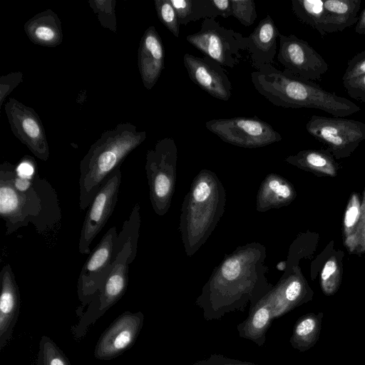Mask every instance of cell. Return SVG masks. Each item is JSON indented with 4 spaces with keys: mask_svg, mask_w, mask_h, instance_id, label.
<instances>
[{
    "mask_svg": "<svg viewBox=\"0 0 365 365\" xmlns=\"http://www.w3.org/2000/svg\"><path fill=\"white\" fill-rule=\"evenodd\" d=\"M294 190L285 179L270 173L262 182L257 195V210L265 212L286 205L294 198Z\"/></svg>",
    "mask_w": 365,
    "mask_h": 365,
    "instance_id": "obj_24",
    "label": "cell"
},
{
    "mask_svg": "<svg viewBox=\"0 0 365 365\" xmlns=\"http://www.w3.org/2000/svg\"><path fill=\"white\" fill-rule=\"evenodd\" d=\"M115 227H111L91 252L80 272L77 292L83 306L88 305L99 291L108 274L115 260L114 240L117 235Z\"/></svg>",
    "mask_w": 365,
    "mask_h": 365,
    "instance_id": "obj_12",
    "label": "cell"
},
{
    "mask_svg": "<svg viewBox=\"0 0 365 365\" xmlns=\"http://www.w3.org/2000/svg\"><path fill=\"white\" fill-rule=\"evenodd\" d=\"M232 16L241 24L250 26L257 19L256 4L252 0H231Z\"/></svg>",
    "mask_w": 365,
    "mask_h": 365,
    "instance_id": "obj_33",
    "label": "cell"
},
{
    "mask_svg": "<svg viewBox=\"0 0 365 365\" xmlns=\"http://www.w3.org/2000/svg\"><path fill=\"white\" fill-rule=\"evenodd\" d=\"M342 83L351 98L365 103V74L344 81Z\"/></svg>",
    "mask_w": 365,
    "mask_h": 365,
    "instance_id": "obj_34",
    "label": "cell"
},
{
    "mask_svg": "<svg viewBox=\"0 0 365 365\" xmlns=\"http://www.w3.org/2000/svg\"><path fill=\"white\" fill-rule=\"evenodd\" d=\"M273 320L272 307L264 296L250 309L247 319L237 326L239 336L262 346Z\"/></svg>",
    "mask_w": 365,
    "mask_h": 365,
    "instance_id": "obj_23",
    "label": "cell"
},
{
    "mask_svg": "<svg viewBox=\"0 0 365 365\" xmlns=\"http://www.w3.org/2000/svg\"><path fill=\"white\" fill-rule=\"evenodd\" d=\"M22 72H12L0 78V107L6 97L23 81Z\"/></svg>",
    "mask_w": 365,
    "mask_h": 365,
    "instance_id": "obj_35",
    "label": "cell"
},
{
    "mask_svg": "<svg viewBox=\"0 0 365 365\" xmlns=\"http://www.w3.org/2000/svg\"><path fill=\"white\" fill-rule=\"evenodd\" d=\"M292 9L297 18L309 25L322 35L324 19V1L292 0Z\"/></svg>",
    "mask_w": 365,
    "mask_h": 365,
    "instance_id": "obj_28",
    "label": "cell"
},
{
    "mask_svg": "<svg viewBox=\"0 0 365 365\" xmlns=\"http://www.w3.org/2000/svg\"><path fill=\"white\" fill-rule=\"evenodd\" d=\"M121 171L115 170L101 185L91 202L81 228L78 251L89 254L94 238L103 228L115 210L121 183Z\"/></svg>",
    "mask_w": 365,
    "mask_h": 365,
    "instance_id": "obj_13",
    "label": "cell"
},
{
    "mask_svg": "<svg viewBox=\"0 0 365 365\" xmlns=\"http://www.w3.org/2000/svg\"><path fill=\"white\" fill-rule=\"evenodd\" d=\"M287 267V264L285 262L282 261V262H280L279 263H278L276 266L277 269L278 270H280V271H283Z\"/></svg>",
    "mask_w": 365,
    "mask_h": 365,
    "instance_id": "obj_42",
    "label": "cell"
},
{
    "mask_svg": "<svg viewBox=\"0 0 365 365\" xmlns=\"http://www.w3.org/2000/svg\"><path fill=\"white\" fill-rule=\"evenodd\" d=\"M277 61L284 72L295 78L320 81L329 68L323 57L307 41L294 34H279Z\"/></svg>",
    "mask_w": 365,
    "mask_h": 365,
    "instance_id": "obj_10",
    "label": "cell"
},
{
    "mask_svg": "<svg viewBox=\"0 0 365 365\" xmlns=\"http://www.w3.org/2000/svg\"><path fill=\"white\" fill-rule=\"evenodd\" d=\"M134 259L131 243L128 242L116 256L106 282L88 304L81 325L86 327L94 322L122 298L128 287L129 264Z\"/></svg>",
    "mask_w": 365,
    "mask_h": 365,
    "instance_id": "obj_11",
    "label": "cell"
},
{
    "mask_svg": "<svg viewBox=\"0 0 365 365\" xmlns=\"http://www.w3.org/2000/svg\"><path fill=\"white\" fill-rule=\"evenodd\" d=\"M286 161L301 168L316 170H328L334 167L331 155L324 150H302L295 155L289 156Z\"/></svg>",
    "mask_w": 365,
    "mask_h": 365,
    "instance_id": "obj_29",
    "label": "cell"
},
{
    "mask_svg": "<svg viewBox=\"0 0 365 365\" xmlns=\"http://www.w3.org/2000/svg\"><path fill=\"white\" fill-rule=\"evenodd\" d=\"M165 64V51L155 26L144 32L138 51V66L143 83L150 90L157 83Z\"/></svg>",
    "mask_w": 365,
    "mask_h": 365,
    "instance_id": "obj_18",
    "label": "cell"
},
{
    "mask_svg": "<svg viewBox=\"0 0 365 365\" xmlns=\"http://www.w3.org/2000/svg\"><path fill=\"white\" fill-rule=\"evenodd\" d=\"M38 365H71L60 348L47 336H43L39 344Z\"/></svg>",
    "mask_w": 365,
    "mask_h": 365,
    "instance_id": "obj_30",
    "label": "cell"
},
{
    "mask_svg": "<svg viewBox=\"0 0 365 365\" xmlns=\"http://www.w3.org/2000/svg\"><path fill=\"white\" fill-rule=\"evenodd\" d=\"M88 3L102 26L116 32L115 1L95 0L89 1Z\"/></svg>",
    "mask_w": 365,
    "mask_h": 365,
    "instance_id": "obj_31",
    "label": "cell"
},
{
    "mask_svg": "<svg viewBox=\"0 0 365 365\" xmlns=\"http://www.w3.org/2000/svg\"><path fill=\"white\" fill-rule=\"evenodd\" d=\"M205 127L224 142L245 148L264 147L282 138L271 125L257 117L212 119Z\"/></svg>",
    "mask_w": 365,
    "mask_h": 365,
    "instance_id": "obj_8",
    "label": "cell"
},
{
    "mask_svg": "<svg viewBox=\"0 0 365 365\" xmlns=\"http://www.w3.org/2000/svg\"><path fill=\"white\" fill-rule=\"evenodd\" d=\"M0 351L11 338L20 309V293L11 267L4 264L0 272Z\"/></svg>",
    "mask_w": 365,
    "mask_h": 365,
    "instance_id": "obj_17",
    "label": "cell"
},
{
    "mask_svg": "<svg viewBox=\"0 0 365 365\" xmlns=\"http://www.w3.org/2000/svg\"><path fill=\"white\" fill-rule=\"evenodd\" d=\"M279 34L272 18L267 14L247 37V51L256 69L274 63Z\"/></svg>",
    "mask_w": 365,
    "mask_h": 365,
    "instance_id": "obj_19",
    "label": "cell"
},
{
    "mask_svg": "<svg viewBox=\"0 0 365 365\" xmlns=\"http://www.w3.org/2000/svg\"><path fill=\"white\" fill-rule=\"evenodd\" d=\"M146 138V132L131 123L104 131L80 162L79 207L88 209L101 185L126 157Z\"/></svg>",
    "mask_w": 365,
    "mask_h": 365,
    "instance_id": "obj_4",
    "label": "cell"
},
{
    "mask_svg": "<svg viewBox=\"0 0 365 365\" xmlns=\"http://www.w3.org/2000/svg\"><path fill=\"white\" fill-rule=\"evenodd\" d=\"M225 188L215 173L203 169L194 178L185 196L179 230L187 256L207 241L225 212Z\"/></svg>",
    "mask_w": 365,
    "mask_h": 365,
    "instance_id": "obj_5",
    "label": "cell"
},
{
    "mask_svg": "<svg viewBox=\"0 0 365 365\" xmlns=\"http://www.w3.org/2000/svg\"><path fill=\"white\" fill-rule=\"evenodd\" d=\"M170 1L176 11L180 25H186L201 19H215L220 16L212 0Z\"/></svg>",
    "mask_w": 365,
    "mask_h": 365,
    "instance_id": "obj_26",
    "label": "cell"
},
{
    "mask_svg": "<svg viewBox=\"0 0 365 365\" xmlns=\"http://www.w3.org/2000/svg\"><path fill=\"white\" fill-rule=\"evenodd\" d=\"M337 269V264L333 259H329L324 264L322 274V284L324 294L330 295L334 293L331 284V277Z\"/></svg>",
    "mask_w": 365,
    "mask_h": 365,
    "instance_id": "obj_38",
    "label": "cell"
},
{
    "mask_svg": "<svg viewBox=\"0 0 365 365\" xmlns=\"http://www.w3.org/2000/svg\"><path fill=\"white\" fill-rule=\"evenodd\" d=\"M140 222V205L135 203L128 218L125 220L121 231L115 237L113 247L115 259L128 242L131 243L133 256L135 258Z\"/></svg>",
    "mask_w": 365,
    "mask_h": 365,
    "instance_id": "obj_27",
    "label": "cell"
},
{
    "mask_svg": "<svg viewBox=\"0 0 365 365\" xmlns=\"http://www.w3.org/2000/svg\"><path fill=\"white\" fill-rule=\"evenodd\" d=\"M306 129L314 138L327 144L337 157L349 155L365 140V123L352 119L314 115Z\"/></svg>",
    "mask_w": 365,
    "mask_h": 365,
    "instance_id": "obj_9",
    "label": "cell"
},
{
    "mask_svg": "<svg viewBox=\"0 0 365 365\" xmlns=\"http://www.w3.org/2000/svg\"><path fill=\"white\" fill-rule=\"evenodd\" d=\"M257 91L274 106L321 110L335 117L351 115L361 108L349 99L279 71L272 65L259 67L251 73Z\"/></svg>",
    "mask_w": 365,
    "mask_h": 365,
    "instance_id": "obj_3",
    "label": "cell"
},
{
    "mask_svg": "<svg viewBox=\"0 0 365 365\" xmlns=\"http://www.w3.org/2000/svg\"><path fill=\"white\" fill-rule=\"evenodd\" d=\"M323 313L307 314L296 322L289 342L294 349L305 351L318 341L322 329Z\"/></svg>",
    "mask_w": 365,
    "mask_h": 365,
    "instance_id": "obj_25",
    "label": "cell"
},
{
    "mask_svg": "<svg viewBox=\"0 0 365 365\" xmlns=\"http://www.w3.org/2000/svg\"><path fill=\"white\" fill-rule=\"evenodd\" d=\"M192 365H259L250 361L227 357L222 354H212L208 358L195 362Z\"/></svg>",
    "mask_w": 365,
    "mask_h": 365,
    "instance_id": "obj_37",
    "label": "cell"
},
{
    "mask_svg": "<svg viewBox=\"0 0 365 365\" xmlns=\"http://www.w3.org/2000/svg\"><path fill=\"white\" fill-rule=\"evenodd\" d=\"M183 63L190 80L211 96L227 101L232 86L223 66L208 56L190 53L183 56Z\"/></svg>",
    "mask_w": 365,
    "mask_h": 365,
    "instance_id": "obj_16",
    "label": "cell"
},
{
    "mask_svg": "<svg viewBox=\"0 0 365 365\" xmlns=\"http://www.w3.org/2000/svg\"><path fill=\"white\" fill-rule=\"evenodd\" d=\"M5 112L14 135L38 158L46 161L49 148L45 130L36 111L9 98L5 104Z\"/></svg>",
    "mask_w": 365,
    "mask_h": 365,
    "instance_id": "obj_14",
    "label": "cell"
},
{
    "mask_svg": "<svg viewBox=\"0 0 365 365\" xmlns=\"http://www.w3.org/2000/svg\"><path fill=\"white\" fill-rule=\"evenodd\" d=\"M24 31L31 42L47 47H55L63 41L61 21L52 10L40 12L28 20Z\"/></svg>",
    "mask_w": 365,
    "mask_h": 365,
    "instance_id": "obj_21",
    "label": "cell"
},
{
    "mask_svg": "<svg viewBox=\"0 0 365 365\" xmlns=\"http://www.w3.org/2000/svg\"><path fill=\"white\" fill-rule=\"evenodd\" d=\"M361 0L324 1L322 35L341 31L357 23Z\"/></svg>",
    "mask_w": 365,
    "mask_h": 365,
    "instance_id": "obj_22",
    "label": "cell"
},
{
    "mask_svg": "<svg viewBox=\"0 0 365 365\" xmlns=\"http://www.w3.org/2000/svg\"><path fill=\"white\" fill-rule=\"evenodd\" d=\"M365 74V50L351 58L342 77V81Z\"/></svg>",
    "mask_w": 365,
    "mask_h": 365,
    "instance_id": "obj_36",
    "label": "cell"
},
{
    "mask_svg": "<svg viewBox=\"0 0 365 365\" xmlns=\"http://www.w3.org/2000/svg\"><path fill=\"white\" fill-rule=\"evenodd\" d=\"M354 30L359 34L365 35V7L359 17Z\"/></svg>",
    "mask_w": 365,
    "mask_h": 365,
    "instance_id": "obj_41",
    "label": "cell"
},
{
    "mask_svg": "<svg viewBox=\"0 0 365 365\" xmlns=\"http://www.w3.org/2000/svg\"><path fill=\"white\" fill-rule=\"evenodd\" d=\"M212 2L220 16L228 18L232 16L231 0H212Z\"/></svg>",
    "mask_w": 365,
    "mask_h": 365,
    "instance_id": "obj_40",
    "label": "cell"
},
{
    "mask_svg": "<svg viewBox=\"0 0 365 365\" xmlns=\"http://www.w3.org/2000/svg\"><path fill=\"white\" fill-rule=\"evenodd\" d=\"M144 322V314L126 311L103 331L94 349V356L102 361L117 358L135 344Z\"/></svg>",
    "mask_w": 365,
    "mask_h": 365,
    "instance_id": "obj_15",
    "label": "cell"
},
{
    "mask_svg": "<svg viewBox=\"0 0 365 365\" xmlns=\"http://www.w3.org/2000/svg\"><path fill=\"white\" fill-rule=\"evenodd\" d=\"M0 215L7 236L30 223L43 234L61 220L58 195L39 175L31 156H24L16 166L9 162L1 164Z\"/></svg>",
    "mask_w": 365,
    "mask_h": 365,
    "instance_id": "obj_2",
    "label": "cell"
},
{
    "mask_svg": "<svg viewBox=\"0 0 365 365\" xmlns=\"http://www.w3.org/2000/svg\"><path fill=\"white\" fill-rule=\"evenodd\" d=\"M264 297L272 307L275 319L308 302L312 293L301 279L292 278L273 287Z\"/></svg>",
    "mask_w": 365,
    "mask_h": 365,
    "instance_id": "obj_20",
    "label": "cell"
},
{
    "mask_svg": "<svg viewBox=\"0 0 365 365\" xmlns=\"http://www.w3.org/2000/svg\"><path fill=\"white\" fill-rule=\"evenodd\" d=\"M352 201L353 202H351L350 205L347 208L344 217V225L347 228L351 227L354 225L357 221L359 214L357 200L355 197H353Z\"/></svg>",
    "mask_w": 365,
    "mask_h": 365,
    "instance_id": "obj_39",
    "label": "cell"
},
{
    "mask_svg": "<svg viewBox=\"0 0 365 365\" xmlns=\"http://www.w3.org/2000/svg\"><path fill=\"white\" fill-rule=\"evenodd\" d=\"M178 149L173 138L159 140L146 153L145 173L150 203L155 214L165 215L175 192Z\"/></svg>",
    "mask_w": 365,
    "mask_h": 365,
    "instance_id": "obj_6",
    "label": "cell"
},
{
    "mask_svg": "<svg viewBox=\"0 0 365 365\" xmlns=\"http://www.w3.org/2000/svg\"><path fill=\"white\" fill-rule=\"evenodd\" d=\"M264 248L257 243L240 247L216 269L202 288L196 304L205 320L221 319L225 314L250 309L273 287L264 276Z\"/></svg>",
    "mask_w": 365,
    "mask_h": 365,
    "instance_id": "obj_1",
    "label": "cell"
},
{
    "mask_svg": "<svg viewBox=\"0 0 365 365\" xmlns=\"http://www.w3.org/2000/svg\"><path fill=\"white\" fill-rule=\"evenodd\" d=\"M155 8L161 23L177 38L180 36V24L170 0H155Z\"/></svg>",
    "mask_w": 365,
    "mask_h": 365,
    "instance_id": "obj_32",
    "label": "cell"
},
{
    "mask_svg": "<svg viewBox=\"0 0 365 365\" xmlns=\"http://www.w3.org/2000/svg\"><path fill=\"white\" fill-rule=\"evenodd\" d=\"M186 40L191 45L223 67L234 68L247 50V37L222 26L214 18L204 19L197 33Z\"/></svg>",
    "mask_w": 365,
    "mask_h": 365,
    "instance_id": "obj_7",
    "label": "cell"
}]
</instances>
